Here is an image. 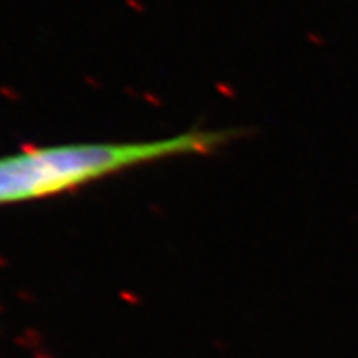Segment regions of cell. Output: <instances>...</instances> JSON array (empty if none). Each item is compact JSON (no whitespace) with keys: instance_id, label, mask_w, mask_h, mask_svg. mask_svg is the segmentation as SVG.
I'll list each match as a JSON object with an SVG mask.
<instances>
[{"instance_id":"6da1fadb","label":"cell","mask_w":358,"mask_h":358,"mask_svg":"<svg viewBox=\"0 0 358 358\" xmlns=\"http://www.w3.org/2000/svg\"><path fill=\"white\" fill-rule=\"evenodd\" d=\"M234 136L227 129H191L158 140L25 148L0 156V206L52 197L145 164L208 154Z\"/></svg>"}]
</instances>
